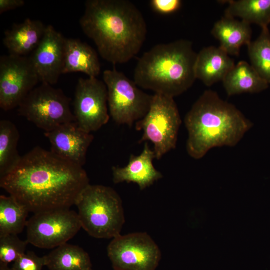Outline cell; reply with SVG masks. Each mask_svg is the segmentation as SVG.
<instances>
[{"mask_svg": "<svg viewBox=\"0 0 270 270\" xmlns=\"http://www.w3.org/2000/svg\"><path fill=\"white\" fill-rule=\"evenodd\" d=\"M101 68L96 52L79 39L66 38L62 74L82 72L89 78H96Z\"/></svg>", "mask_w": 270, "mask_h": 270, "instance_id": "18", "label": "cell"}, {"mask_svg": "<svg viewBox=\"0 0 270 270\" xmlns=\"http://www.w3.org/2000/svg\"><path fill=\"white\" fill-rule=\"evenodd\" d=\"M153 10L161 14H170L175 12L181 7L180 0H152L150 2Z\"/></svg>", "mask_w": 270, "mask_h": 270, "instance_id": "28", "label": "cell"}, {"mask_svg": "<svg viewBox=\"0 0 270 270\" xmlns=\"http://www.w3.org/2000/svg\"><path fill=\"white\" fill-rule=\"evenodd\" d=\"M72 104L76 122L88 132L98 130L109 121L107 87L96 78L78 80Z\"/></svg>", "mask_w": 270, "mask_h": 270, "instance_id": "12", "label": "cell"}, {"mask_svg": "<svg viewBox=\"0 0 270 270\" xmlns=\"http://www.w3.org/2000/svg\"><path fill=\"white\" fill-rule=\"evenodd\" d=\"M235 66L234 60L220 47L205 48L197 54L194 72L196 79L210 86L224 80Z\"/></svg>", "mask_w": 270, "mask_h": 270, "instance_id": "17", "label": "cell"}, {"mask_svg": "<svg viewBox=\"0 0 270 270\" xmlns=\"http://www.w3.org/2000/svg\"><path fill=\"white\" fill-rule=\"evenodd\" d=\"M66 38L52 26H47L42 40L30 56L41 83H58L62 74Z\"/></svg>", "mask_w": 270, "mask_h": 270, "instance_id": "13", "label": "cell"}, {"mask_svg": "<svg viewBox=\"0 0 270 270\" xmlns=\"http://www.w3.org/2000/svg\"><path fill=\"white\" fill-rule=\"evenodd\" d=\"M212 34L219 40L220 48L228 55L239 56L242 46L252 42L250 24L225 16L215 24Z\"/></svg>", "mask_w": 270, "mask_h": 270, "instance_id": "19", "label": "cell"}, {"mask_svg": "<svg viewBox=\"0 0 270 270\" xmlns=\"http://www.w3.org/2000/svg\"><path fill=\"white\" fill-rule=\"evenodd\" d=\"M248 48L251 66L270 84V32L268 28H262L258 38Z\"/></svg>", "mask_w": 270, "mask_h": 270, "instance_id": "25", "label": "cell"}, {"mask_svg": "<svg viewBox=\"0 0 270 270\" xmlns=\"http://www.w3.org/2000/svg\"><path fill=\"white\" fill-rule=\"evenodd\" d=\"M16 234L0 236V262L8 264L26 253L28 242Z\"/></svg>", "mask_w": 270, "mask_h": 270, "instance_id": "26", "label": "cell"}, {"mask_svg": "<svg viewBox=\"0 0 270 270\" xmlns=\"http://www.w3.org/2000/svg\"><path fill=\"white\" fill-rule=\"evenodd\" d=\"M44 257L50 270H93L88 254L77 246L64 244Z\"/></svg>", "mask_w": 270, "mask_h": 270, "instance_id": "21", "label": "cell"}, {"mask_svg": "<svg viewBox=\"0 0 270 270\" xmlns=\"http://www.w3.org/2000/svg\"><path fill=\"white\" fill-rule=\"evenodd\" d=\"M228 96L243 93H258L268 88L264 80L248 63L240 62L228 72L222 80Z\"/></svg>", "mask_w": 270, "mask_h": 270, "instance_id": "20", "label": "cell"}, {"mask_svg": "<svg viewBox=\"0 0 270 270\" xmlns=\"http://www.w3.org/2000/svg\"><path fill=\"white\" fill-rule=\"evenodd\" d=\"M20 134L12 122L0 121V178L12 170L20 160L18 146Z\"/></svg>", "mask_w": 270, "mask_h": 270, "instance_id": "23", "label": "cell"}, {"mask_svg": "<svg viewBox=\"0 0 270 270\" xmlns=\"http://www.w3.org/2000/svg\"><path fill=\"white\" fill-rule=\"evenodd\" d=\"M98 53L113 64L128 62L140 50L147 26L140 11L127 0H88L80 20Z\"/></svg>", "mask_w": 270, "mask_h": 270, "instance_id": "2", "label": "cell"}, {"mask_svg": "<svg viewBox=\"0 0 270 270\" xmlns=\"http://www.w3.org/2000/svg\"><path fill=\"white\" fill-rule=\"evenodd\" d=\"M107 253L114 270H156L162 256L151 236L142 232L113 238Z\"/></svg>", "mask_w": 270, "mask_h": 270, "instance_id": "10", "label": "cell"}, {"mask_svg": "<svg viewBox=\"0 0 270 270\" xmlns=\"http://www.w3.org/2000/svg\"><path fill=\"white\" fill-rule=\"evenodd\" d=\"M24 4V0H0V14L22 7Z\"/></svg>", "mask_w": 270, "mask_h": 270, "instance_id": "29", "label": "cell"}, {"mask_svg": "<svg viewBox=\"0 0 270 270\" xmlns=\"http://www.w3.org/2000/svg\"><path fill=\"white\" fill-rule=\"evenodd\" d=\"M81 228L78 213L70 208L40 212L28 220L26 240L40 248H55L67 243Z\"/></svg>", "mask_w": 270, "mask_h": 270, "instance_id": "9", "label": "cell"}, {"mask_svg": "<svg viewBox=\"0 0 270 270\" xmlns=\"http://www.w3.org/2000/svg\"><path fill=\"white\" fill-rule=\"evenodd\" d=\"M40 82L30 57L9 54L0 58V108L18 107Z\"/></svg>", "mask_w": 270, "mask_h": 270, "instance_id": "11", "label": "cell"}, {"mask_svg": "<svg viewBox=\"0 0 270 270\" xmlns=\"http://www.w3.org/2000/svg\"><path fill=\"white\" fill-rule=\"evenodd\" d=\"M51 146L50 151L60 158L83 167L88 150L94 136L80 128L76 122L63 124L44 132Z\"/></svg>", "mask_w": 270, "mask_h": 270, "instance_id": "14", "label": "cell"}, {"mask_svg": "<svg viewBox=\"0 0 270 270\" xmlns=\"http://www.w3.org/2000/svg\"><path fill=\"white\" fill-rule=\"evenodd\" d=\"M186 150L199 160L211 149L235 146L253 124L233 104L212 90L205 91L186 114Z\"/></svg>", "mask_w": 270, "mask_h": 270, "instance_id": "3", "label": "cell"}, {"mask_svg": "<svg viewBox=\"0 0 270 270\" xmlns=\"http://www.w3.org/2000/svg\"><path fill=\"white\" fill-rule=\"evenodd\" d=\"M103 80L108 89L110 114L116 124L132 126L145 116L152 96L114 68L104 72Z\"/></svg>", "mask_w": 270, "mask_h": 270, "instance_id": "8", "label": "cell"}, {"mask_svg": "<svg viewBox=\"0 0 270 270\" xmlns=\"http://www.w3.org/2000/svg\"><path fill=\"white\" fill-rule=\"evenodd\" d=\"M182 120L174 98L154 94L150 108L136 129L143 132L139 142H150L154 144L156 159L174 149Z\"/></svg>", "mask_w": 270, "mask_h": 270, "instance_id": "6", "label": "cell"}, {"mask_svg": "<svg viewBox=\"0 0 270 270\" xmlns=\"http://www.w3.org/2000/svg\"><path fill=\"white\" fill-rule=\"evenodd\" d=\"M82 228L96 238H113L120 234L125 222L122 200L112 188L88 186L76 205Z\"/></svg>", "mask_w": 270, "mask_h": 270, "instance_id": "5", "label": "cell"}, {"mask_svg": "<svg viewBox=\"0 0 270 270\" xmlns=\"http://www.w3.org/2000/svg\"><path fill=\"white\" fill-rule=\"evenodd\" d=\"M28 210L11 196H0V236L22 233L26 228Z\"/></svg>", "mask_w": 270, "mask_h": 270, "instance_id": "24", "label": "cell"}, {"mask_svg": "<svg viewBox=\"0 0 270 270\" xmlns=\"http://www.w3.org/2000/svg\"><path fill=\"white\" fill-rule=\"evenodd\" d=\"M228 6L225 16L240 18L250 24H256L262 28H267L270 24V0H227Z\"/></svg>", "mask_w": 270, "mask_h": 270, "instance_id": "22", "label": "cell"}, {"mask_svg": "<svg viewBox=\"0 0 270 270\" xmlns=\"http://www.w3.org/2000/svg\"><path fill=\"white\" fill-rule=\"evenodd\" d=\"M197 54L192 42L186 40L157 44L138 60L134 82L143 89L174 98L188 90L196 80Z\"/></svg>", "mask_w": 270, "mask_h": 270, "instance_id": "4", "label": "cell"}, {"mask_svg": "<svg viewBox=\"0 0 270 270\" xmlns=\"http://www.w3.org/2000/svg\"><path fill=\"white\" fill-rule=\"evenodd\" d=\"M90 180L83 167L36 146L0 178V187L29 212L70 208Z\"/></svg>", "mask_w": 270, "mask_h": 270, "instance_id": "1", "label": "cell"}, {"mask_svg": "<svg viewBox=\"0 0 270 270\" xmlns=\"http://www.w3.org/2000/svg\"><path fill=\"white\" fill-rule=\"evenodd\" d=\"M46 266L44 256H38L33 252H28L13 264L12 270H42Z\"/></svg>", "mask_w": 270, "mask_h": 270, "instance_id": "27", "label": "cell"}, {"mask_svg": "<svg viewBox=\"0 0 270 270\" xmlns=\"http://www.w3.org/2000/svg\"><path fill=\"white\" fill-rule=\"evenodd\" d=\"M155 154L146 142L142 152L138 156L132 154L127 166L124 168H112L114 184L123 182L136 184L143 190L161 179L163 176L153 164Z\"/></svg>", "mask_w": 270, "mask_h": 270, "instance_id": "15", "label": "cell"}, {"mask_svg": "<svg viewBox=\"0 0 270 270\" xmlns=\"http://www.w3.org/2000/svg\"><path fill=\"white\" fill-rule=\"evenodd\" d=\"M72 99L48 84L36 86L18 106V114L44 132L76 122L70 108Z\"/></svg>", "mask_w": 270, "mask_h": 270, "instance_id": "7", "label": "cell"}, {"mask_svg": "<svg viewBox=\"0 0 270 270\" xmlns=\"http://www.w3.org/2000/svg\"><path fill=\"white\" fill-rule=\"evenodd\" d=\"M46 26L40 20L27 18L5 32L4 44L10 54L26 56L38 46Z\"/></svg>", "mask_w": 270, "mask_h": 270, "instance_id": "16", "label": "cell"}, {"mask_svg": "<svg viewBox=\"0 0 270 270\" xmlns=\"http://www.w3.org/2000/svg\"><path fill=\"white\" fill-rule=\"evenodd\" d=\"M0 270H12V268L8 266V264L0 262Z\"/></svg>", "mask_w": 270, "mask_h": 270, "instance_id": "30", "label": "cell"}]
</instances>
